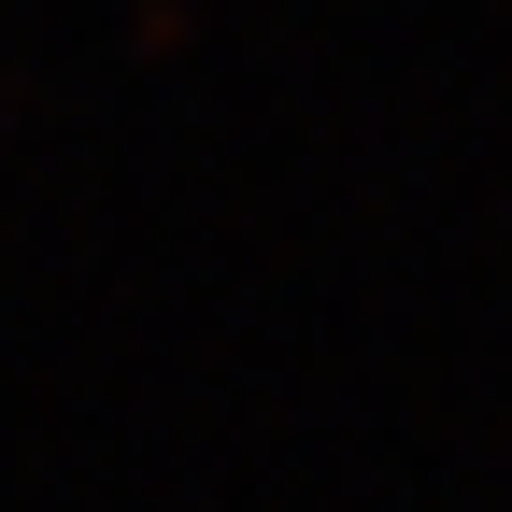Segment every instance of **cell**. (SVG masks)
Segmentation results:
<instances>
[]
</instances>
